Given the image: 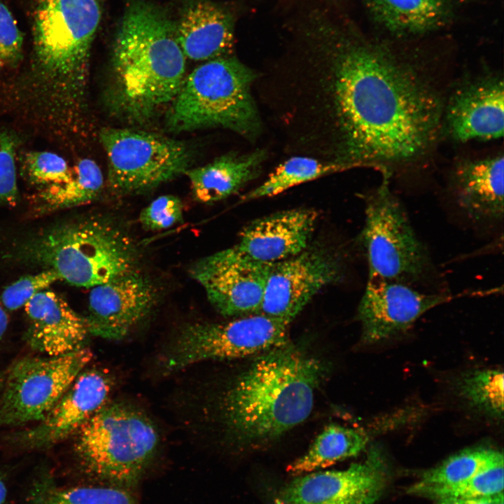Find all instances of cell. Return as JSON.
Here are the masks:
<instances>
[{"label":"cell","instance_id":"35","mask_svg":"<svg viewBox=\"0 0 504 504\" xmlns=\"http://www.w3.org/2000/svg\"><path fill=\"white\" fill-rule=\"evenodd\" d=\"M24 35L7 4L0 0V63L18 66L23 57Z\"/></svg>","mask_w":504,"mask_h":504},{"label":"cell","instance_id":"15","mask_svg":"<svg viewBox=\"0 0 504 504\" xmlns=\"http://www.w3.org/2000/svg\"><path fill=\"white\" fill-rule=\"evenodd\" d=\"M442 129L452 140L461 143L503 137V77L485 74L457 86L444 101Z\"/></svg>","mask_w":504,"mask_h":504},{"label":"cell","instance_id":"10","mask_svg":"<svg viewBox=\"0 0 504 504\" xmlns=\"http://www.w3.org/2000/svg\"><path fill=\"white\" fill-rule=\"evenodd\" d=\"M289 324L260 313L222 323L191 324L174 342L165 370L174 372L204 360L262 354L288 343Z\"/></svg>","mask_w":504,"mask_h":504},{"label":"cell","instance_id":"2","mask_svg":"<svg viewBox=\"0 0 504 504\" xmlns=\"http://www.w3.org/2000/svg\"><path fill=\"white\" fill-rule=\"evenodd\" d=\"M104 0H24L31 36L29 67L11 100L59 130L83 102Z\"/></svg>","mask_w":504,"mask_h":504},{"label":"cell","instance_id":"1","mask_svg":"<svg viewBox=\"0 0 504 504\" xmlns=\"http://www.w3.org/2000/svg\"><path fill=\"white\" fill-rule=\"evenodd\" d=\"M320 50L281 74L280 112L298 153L391 174L431 151L444 101L426 73L377 44L340 41Z\"/></svg>","mask_w":504,"mask_h":504},{"label":"cell","instance_id":"29","mask_svg":"<svg viewBox=\"0 0 504 504\" xmlns=\"http://www.w3.org/2000/svg\"><path fill=\"white\" fill-rule=\"evenodd\" d=\"M342 171L343 168L336 164L297 155L279 164L262 184L244 195L241 200L275 196L294 186Z\"/></svg>","mask_w":504,"mask_h":504},{"label":"cell","instance_id":"19","mask_svg":"<svg viewBox=\"0 0 504 504\" xmlns=\"http://www.w3.org/2000/svg\"><path fill=\"white\" fill-rule=\"evenodd\" d=\"M317 218L315 210L301 208L258 218L243 229L235 246L255 261L276 263L308 247Z\"/></svg>","mask_w":504,"mask_h":504},{"label":"cell","instance_id":"28","mask_svg":"<svg viewBox=\"0 0 504 504\" xmlns=\"http://www.w3.org/2000/svg\"><path fill=\"white\" fill-rule=\"evenodd\" d=\"M503 463V454L485 448L465 449L426 471L408 493L427 487L449 486L463 482L479 472Z\"/></svg>","mask_w":504,"mask_h":504},{"label":"cell","instance_id":"4","mask_svg":"<svg viewBox=\"0 0 504 504\" xmlns=\"http://www.w3.org/2000/svg\"><path fill=\"white\" fill-rule=\"evenodd\" d=\"M111 102L122 115L144 121L172 103L186 78L176 24L146 0L127 7L111 55Z\"/></svg>","mask_w":504,"mask_h":504},{"label":"cell","instance_id":"20","mask_svg":"<svg viewBox=\"0 0 504 504\" xmlns=\"http://www.w3.org/2000/svg\"><path fill=\"white\" fill-rule=\"evenodd\" d=\"M503 153L458 162L453 168L449 188L466 217L477 223H496L503 217Z\"/></svg>","mask_w":504,"mask_h":504},{"label":"cell","instance_id":"11","mask_svg":"<svg viewBox=\"0 0 504 504\" xmlns=\"http://www.w3.org/2000/svg\"><path fill=\"white\" fill-rule=\"evenodd\" d=\"M82 347L66 354L27 357L10 368L0 405V427L41 421L90 362Z\"/></svg>","mask_w":504,"mask_h":504},{"label":"cell","instance_id":"24","mask_svg":"<svg viewBox=\"0 0 504 504\" xmlns=\"http://www.w3.org/2000/svg\"><path fill=\"white\" fill-rule=\"evenodd\" d=\"M374 20L396 36L424 34L450 17L449 0H364Z\"/></svg>","mask_w":504,"mask_h":504},{"label":"cell","instance_id":"40","mask_svg":"<svg viewBox=\"0 0 504 504\" xmlns=\"http://www.w3.org/2000/svg\"><path fill=\"white\" fill-rule=\"evenodd\" d=\"M4 379L2 375H0V391H2L4 387Z\"/></svg>","mask_w":504,"mask_h":504},{"label":"cell","instance_id":"13","mask_svg":"<svg viewBox=\"0 0 504 504\" xmlns=\"http://www.w3.org/2000/svg\"><path fill=\"white\" fill-rule=\"evenodd\" d=\"M342 270L340 258L319 247L272 264L260 314L290 323L317 293L340 278Z\"/></svg>","mask_w":504,"mask_h":504},{"label":"cell","instance_id":"22","mask_svg":"<svg viewBox=\"0 0 504 504\" xmlns=\"http://www.w3.org/2000/svg\"><path fill=\"white\" fill-rule=\"evenodd\" d=\"M177 42L186 58L206 62L230 55L234 44L231 14L209 0H195L176 24Z\"/></svg>","mask_w":504,"mask_h":504},{"label":"cell","instance_id":"8","mask_svg":"<svg viewBox=\"0 0 504 504\" xmlns=\"http://www.w3.org/2000/svg\"><path fill=\"white\" fill-rule=\"evenodd\" d=\"M380 172V184L365 195V223L360 234L368 277L411 286L429 274L430 258L404 207L390 190L391 174Z\"/></svg>","mask_w":504,"mask_h":504},{"label":"cell","instance_id":"14","mask_svg":"<svg viewBox=\"0 0 504 504\" xmlns=\"http://www.w3.org/2000/svg\"><path fill=\"white\" fill-rule=\"evenodd\" d=\"M385 464L376 449L362 463L341 470L298 477L281 492L276 504H374L386 484Z\"/></svg>","mask_w":504,"mask_h":504},{"label":"cell","instance_id":"33","mask_svg":"<svg viewBox=\"0 0 504 504\" xmlns=\"http://www.w3.org/2000/svg\"><path fill=\"white\" fill-rule=\"evenodd\" d=\"M18 137L11 132L0 129V206H13L18 202Z\"/></svg>","mask_w":504,"mask_h":504},{"label":"cell","instance_id":"9","mask_svg":"<svg viewBox=\"0 0 504 504\" xmlns=\"http://www.w3.org/2000/svg\"><path fill=\"white\" fill-rule=\"evenodd\" d=\"M108 162V183L116 194L146 192L185 174L190 150L183 141L127 128L101 130Z\"/></svg>","mask_w":504,"mask_h":504},{"label":"cell","instance_id":"36","mask_svg":"<svg viewBox=\"0 0 504 504\" xmlns=\"http://www.w3.org/2000/svg\"><path fill=\"white\" fill-rule=\"evenodd\" d=\"M183 220V204L172 195H161L151 202L140 213L139 222L147 230L169 228Z\"/></svg>","mask_w":504,"mask_h":504},{"label":"cell","instance_id":"26","mask_svg":"<svg viewBox=\"0 0 504 504\" xmlns=\"http://www.w3.org/2000/svg\"><path fill=\"white\" fill-rule=\"evenodd\" d=\"M104 186V176L93 160L83 158L66 181L41 189L36 195L38 213H48L85 204L94 200Z\"/></svg>","mask_w":504,"mask_h":504},{"label":"cell","instance_id":"41","mask_svg":"<svg viewBox=\"0 0 504 504\" xmlns=\"http://www.w3.org/2000/svg\"><path fill=\"white\" fill-rule=\"evenodd\" d=\"M0 69H2V66H1V63H0Z\"/></svg>","mask_w":504,"mask_h":504},{"label":"cell","instance_id":"3","mask_svg":"<svg viewBox=\"0 0 504 504\" xmlns=\"http://www.w3.org/2000/svg\"><path fill=\"white\" fill-rule=\"evenodd\" d=\"M323 372L318 359L288 343L260 354L222 397L226 428L246 443L279 437L309 416Z\"/></svg>","mask_w":504,"mask_h":504},{"label":"cell","instance_id":"30","mask_svg":"<svg viewBox=\"0 0 504 504\" xmlns=\"http://www.w3.org/2000/svg\"><path fill=\"white\" fill-rule=\"evenodd\" d=\"M463 396L476 409L493 417L503 414V373L482 370L465 375L460 382Z\"/></svg>","mask_w":504,"mask_h":504},{"label":"cell","instance_id":"31","mask_svg":"<svg viewBox=\"0 0 504 504\" xmlns=\"http://www.w3.org/2000/svg\"><path fill=\"white\" fill-rule=\"evenodd\" d=\"M503 463L491 467L458 484L427 487L413 494L435 500L444 498H475L495 496L503 491Z\"/></svg>","mask_w":504,"mask_h":504},{"label":"cell","instance_id":"25","mask_svg":"<svg viewBox=\"0 0 504 504\" xmlns=\"http://www.w3.org/2000/svg\"><path fill=\"white\" fill-rule=\"evenodd\" d=\"M369 437L359 429L337 424L326 426L308 451L288 465L293 475H301L330 466L359 454L368 444Z\"/></svg>","mask_w":504,"mask_h":504},{"label":"cell","instance_id":"32","mask_svg":"<svg viewBox=\"0 0 504 504\" xmlns=\"http://www.w3.org/2000/svg\"><path fill=\"white\" fill-rule=\"evenodd\" d=\"M24 174L33 185L46 188L69 180L72 174L66 160L50 151H31L23 158Z\"/></svg>","mask_w":504,"mask_h":504},{"label":"cell","instance_id":"21","mask_svg":"<svg viewBox=\"0 0 504 504\" xmlns=\"http://www.w3.org/2000/svg\"><path fill=\"white\" fill-rule=\"evenodd\" d=\"M24 308L29 319L27 337L32 349L57 356L84 346L90 334L86 318L57 293L41 291Z\"/></svg>","mask_w":504,"mask_h":504},{"label":"cell","instance_id":"37","mask_svg":"<svg viewBox=\"0 0 504 504\" xmlns=\"http://www.w3.org/2000/svg\"><path fill=\"white\" fill-rule=\"evenodd\" d=\"M436 504H503V493L475 498H444L436 499Z\"/></svg>","mask_w":504,"mask_h":504},{"label":"cell","instance_id":"16","mask_svg":"<svg viewBox=\"0 0 504 504\" xmlns=\"http://www.w3.org/2000/svg\"><path fill=\"white\" fill-rule=\"evenodd\" d=\"M453 298L442 293H425L411 286L368 277L358 306L364 342L386 339L410 327L421 315Z\"/></svg>","mask_w":504,"mask_h":504},{"label":"cell","instance_id":"5","mask_svg":"<svg viewBox=\"0 0 504 504\" xmlns=\"http://www.w3.org/2000/svg\"><path fill=\"white\" fill-rule=\"evenodd\" d=\"M24 258L52 269L69 284L92 288L131 272L137 251L130 235L104 218L57 224L35 235L22 248Z\"/></svg>","mask_w":504,"mask_h":504},{"label":"cell","instance_id":"6","mask_svg":"<svg viewBox=\"0 0 504 504\" xmlns=\"http://www.w3.org/2000/svg\"><path fill=\"white\" fill-rule=\"evenodd\" d=\"M257 78L252 69L230 55L203 62L186 76L170 104L168 129L187 132L221 127L255 139L262 129L252 94Z\"/></svg>","mask_w":504,"mask_h":504},{"label":"cell","instance_id":"23","mask_svg":"<svg viewBox=\"0 0 504 504\" xmlns=\"http://www.w3.org/2000/svg\"><path fill=\"white\" fill-rule=\"evenodd\" d=\"M267 158L263 149L239 155L229 153L204 166L186 170L193 197L202 203L222 200L236 193L260 174Z\"/></svg>","mask_w":504,"mask_h":504},{"label":"cell","instance_id":"34","mask_svg":"<svg viewBox=\"0 0 504 504\" xmlns=\"http://www.w3.org/2000/svg\"><path fill=\"white\" fill-rule=\"evenodd\" d=\"M60 280L59 275L52 269L26 276L5 288L1 294V302L10 310L18 309L24 306L36 294Z\"/></svg>","mask_w":504,"mask_h":504},{"label":"cell","instance_id":"38","mask_svg":"<svg viewBox=\"0 0 504 504\" xmlns=\"http://www.w3.org/2000/svg\"><path fill=\"white\" fill-rule=\"evenodd\" d=\"M8 318L6 312L0 305V342L1 341L8 327Z\"/></svg>","mask_w":504,"mask_h":504},{"label":"cell","instance_id":"7","mask_svg":"<svg viewBox=\"0 0 504 504\" xmlns=\"http://www.w3.org/2000/svg\"><path fill=\"white\" fill-rule=\"evenodd\" d=\"M77 433L75 449L85 472L122 488L139 481L159 442L152 421L120 402L105 404Z\"/></svg>","mask_w":504,"mask_h":504},{"label":"cell","instance_id":"27","mask_svg":"<svg viewBox=\"0 0 504 504\" xmlns=\"http://www.w3.org/2000/svg\"><path fill=\"white\" fill-rule=\"evenodd\" d=\"M29 500L31 504H138L133 495L122 487H62L46 473L33 483Z\"/></svg>","mask_w":504,"mask_h":504},{"label":"cell","instance_id":"12","mask_svg":"<svg viewBox=\"0 0 504 504\" xmlns=\"http://www.w3.org/2000/svg\"><path fill=\"white\" fill-rule=\"evenodd\" d=\"M272 264L255 261L232 247L199 260L190 274L224 316L260 313Z\"/></svg>","mask_w":504,"mask_h":504},{"label":"cell","instance_id":"39","mask_svg":"<svg viewBox=\"0 0 504 504\" xmlns=\"http://www.w3.org/2000/svg\"><path fill=\"white\" fill-rule=\"evenodd\" d=\"M7 493L8 491L5 477L0 472V504H5Z\"/></svg>","mask_w":504,"mask_h":504},{"label":"cell","instance_id":"17","mask_svg":"<svg viewBox=\"0 0 504 504\" xmlns=\"http://www.w3.org/2000/svg\"><path fill=\"white\" fill-rule=\"evenodd\" d=\"M156 299L155 286L136 270L92 287L85 317L90 334L122 338L151 311Z\"/></svg>","mask_w":504,"mask_h":504},{"label":"cell","instance_id":"18","mask_svg":"<svg viewBox=\"0 0 504 504\" xmlns=\"http://www.w3.org/2000/svg\"><path fill=\"white\" fill-rule=\"evenodd\" d=\"M111 388V381L102 371L80 372L39 424L18 433L15 441L33 449L61 442L77 433L105 405Z\"/></svg>","mask_w":504,"mask_h":504}]
</instances>
